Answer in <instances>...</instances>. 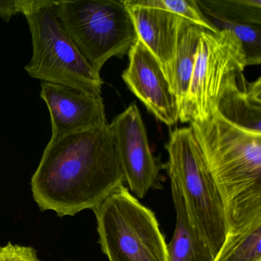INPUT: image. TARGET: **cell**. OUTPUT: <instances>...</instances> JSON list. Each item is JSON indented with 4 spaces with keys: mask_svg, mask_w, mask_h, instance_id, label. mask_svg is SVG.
Returning a JSON list of instances; mask_svg holds the SVG:
<instances>
[{
    "mask_svg": "<svg viewBox=\"0 0 261 261\" xmlns=\"http://www.w3.org/2000/svg\"><path fill=\"white\" fill-rule=\"evenodd\" d=\"M109 125L51 138L31 180L42 211L74 216L97 207L123 185Z\"/></svg>",
    "mask_w": 261,
    "mask_h": 261,
    "instance_id": "6da1fadb",
    "label": "cell"
},
{
    "mask_svg": "<svg viewBox=\"0 0 261 261\" xmlns=\"http://www.w3.org/2000/svg\"><path fill=\"white\" fill-rule=\"evenodd\" d=\"M189 126L219 192L227 233L261 217V134L240 129L213 113Z\"/></svg>",
    "mask_w": 261,
    "mask_h": 261,
    "instance_id": "7a4b0ae2",
    "label": "cell"
},
{
    "mask_svg": "<svg viewBox=\"0 0 261 261\" xmlns=\"http://www.w3.org/2000/svg\"><path fill=\"white\" fill-rule=\"evenodd\" d=\"M109 125L128 189L138 198L161 187V166L154 156L140 110L131 103Z\"/></svg>",
    "mask_w": 261,
    "mask_h": 261,
    "instance_id": "ba28073f",
    "label": "cell"
},
{
    "mask_svg": "<svg viewBox=\"0 0 261 261\" xmlns=\"http://www.w3.org/2000/svg\"><path fill=\"white\" fill-rule=\"evenodd\" d=\"M203 29L182 19L178 31L176 50L171 68L169 85L181 108L191 82L198 44Z\"/></svg>",
    "mask_w": 261,
    "mask_h": 261,
    "instance_id": "5bb4252c",
    "label": "cell"
},
{
    "mask_svg": "<svg viewBox=\"0 0 261 261\" xmlns=\"http://www.w3.org/2000/svg\"><path fill=\"white\" fill-rule=\"evenodd\" d=\"M166 10L179 16L181 19L201 27L205 31L218 33V30L197 4L196 0H161Z\"/></svg>",
    "mask_w": 261,
    "mask_h": 261,
    "instance_id": "ac0fdd59",
    "label": "cell"
},
{
    "mask_svg": "<svg viewBox=\"0 0 261 261\" xmlns=\"http://www.w3.org/2000/svg\"><path fill=\"white\" fill-rule=\"evenodd\" d=\"M213 261H261V217L242 230L227 233Z\"/></svg>",
    "mask_w": 261,
    "mask_h": 261,
    "instance_id": "9a60e30c",
    "label": "cell"
},
{
    "mask_svg": "<svg viewBox=\"0 0 261 261\" xmlns=\"http://www.w3.org/2000/svg\"><path fill=\"white\" fill-rule=\"evenodd\" d=\"M171 190L176 224L173 237L167 244L168 261H213L215 255L192 224L181 192L172 182Z\"/></svg>",
    "mask_w": 261,
    "mask_h": 261,
    "instance_id": "4fadbf2b",
    "label": "cell"
},
{
    "mask_svg": "<svg viewBox=\"0 0 261 261\" xmlns=\"http://www.w3.org/2000/svg\"><path fill=\"white\" fill-rule=\"evenodd\" d=\"M56 6L65 31L98 74L111 58L123 59L138 39L124 0H62Z\"/></svg>",
    "mask_w": 261,
    "mask_h": 261,
    "instance_id": "8992f818",
    "label": "cell"
},
{
    "mask_svg": "<svg viewBox=\"0 0 261 261\" xmlns=\"http://www.w3.org/2000/svg\"><path fill=\"white\" fill-rule=\"evenodd\" d=\"M22 14L27 18L33 42V56L25 67L29 75L102 97L103 81L65 31L56 1L22 0Z\"/></svg>",
    "mask_w": 261,
    "mask_h": 261,
    "instance_id": "3957f363",
    "label": "cell"
},
{
    "mask_svg": "<svg viewBox=\"0 0 261 261\" xmlns=\"http://www.w3.org/2000/svg\"><path fill=\"white\" fill-rule=\"evenodd\" d=\"M246 67L242 45L233 33L203 30L189 90L180 108V121L208 119L224 82L230 76L244 72Z\"/></svg>",
    "mask_w": 261,
    "mask_h": 261,
    "instance_id": "52a82bcc",
    "label": "cell"
},
{
    "mask_svg": "<svg viewBox=\"0 0 261 261\" xmlns=\"http://www.w3.org/2000/svg\"><path fill=\"white\" fill-rule=\"evenodd\" d=\"M40 97L49 111L51 138L108 124L102 97L49 82L41 83Z\"/></svg>",
    "mask_w": 261,
    "mask_h": 261,
    "instance_id": "30bf717a",
    "label": "cell"
},
{
    "mask_svg": "<svg viewBox=\"0 0 261 261\" xmlns=\"http://www.w3.org/2000/svg\"><path fill=\"white\" fill-rule=\"evenodd\" d=\"M213 113L240 129L261 134V77L248 82L244 72L229 77L217 97Z\"/></svg>",
    "mask_w": 261,
    "mask_h": 261,
    "instance_id": "7c38bea8",
    "label": "cell"
},
{
    "mask_svg": "<svg viewBox=\"0 0 261 261\" xmlns=\"http://www.w3.org/2000/svg\"><path fill=\"white\" fill-rule=\"evenodd\" d=\"M122 79L131 92L155 118L168 126L179 120V108L169 81L153 55L137 39L128 53Z\"/></svg>",
    "mask_w": 261,
    "mask_h": 261,
    "instance_id": "9c48e42d",
    "label": "cell"
},
{
    "mask_svg": "<svg viewBox=\"0 0 261 261\" xmlns=\"http://www.w3.org/2000/svg\"><path fill=\"white\" fill-rule=\"evenodd\" d=\"M92 211L99 244L109 261H168L167 244L155 214L124 185Z\"/></svg>",
    "mask_w": 261,
    "mask_h": 261,
    "instance_id": "5b68a950",
    "label": "cell"
},
{
    "mask_svg": "<svg viewBox=\"0 0 261 261\" xmlns=\"http://www.w3.org/2000/svg\"><path fill=\"white\" fill-rule=\"evenodd\" d=\"M207 19L261 25V0H196Z\"/></svg>",
    "mask_w": 261,
    "mask_h": 261,
    "instance_id": "2e32d148",
    "label": "cell"
},
{
    "mask_svg": "<svg viewBox=\"0 0 261 261\" xmlns=\"http://www.w3.org/2000/svg\"><path fill=\"white\" fill-rule=\"evenodd\" d=\"M208 19L218 30H227L236 36L244 49L247 66L260 65L261 25Z\"/></svg>",
    "mask_w": 261,
    "mask_h": 261,
    "instance_id": "e0dca14e",
    "label": "cell"
},
{
    "mask_svg": "<svg viewBox=\"0 0 261 261\" xmlns=\"http://www.w3.org/2000/svg\"><path fill=\"white\" fill-rule=\"evenodd\" d=\"M137 37L157 59L166 79L176 50L182 19L166 10L161 0H124Z\"/></svg>",
    "mask_w": 261,
    "mask_h": 261,
    "instance_id": "8fae6325",
    "label": "cell"
},
{
    "mask_svg": "<svg viewBox=\"0 0 261 261\" xmlns=\"http://www.w3.org/2000/svg\"><path fill=\"white\" fill-rule=\"evenodd\" d=\"M0 261H40V259L34 247L10 242L6 245H0Z\"/></svg>",
    "mask_w": 261,
    "mask_h": 261,
    "instance_id": "d6986e66",
    "label": "cell"
},
{
    "mask_svg": "<svg viewBox=\"0 0 261 261\" xmlns=\"http://www.w3.org/2000/svg\"><path fill=\"white\" fill-rule=\"evenodd\" d=\"M165 168L181 192L192 224L216 256L227 234L219 192L199 144L189 127L171 131Z\"/></svg>",
    "mask_w": 261,
    "mask_h": 261,
    "instance_id": "277c9868",
    "label": "cell"
},
{
    "mask_svg": "<svg viewBox=\"0 0 261 261\" xmlns=\"http://www.w3.org/2000/svg\"><path fill=\"white\" fill-rule=\"evenodd\" d=\"M22 0L0 1V16L5 22H10L12 17L22 14Z\"/></svg>",
    "mask_w": 261,
    "mask_h": 261,
    "instance_id": "ffe728a7",
    "label": "cell"
}]
</instances>
